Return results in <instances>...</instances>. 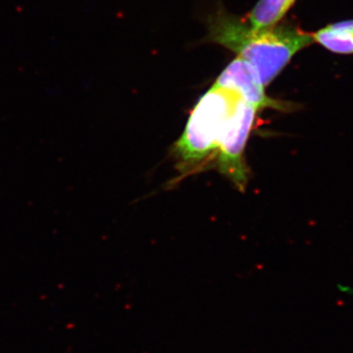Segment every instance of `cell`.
<instances>
[{
    "label": "cell",
    "mask_w": 353,
    "mask_h": 353,
    "mask_svg": "<svg viewBox=\"0 0 353 353\" xmlns=\"http://www.w3.org/2000/svg\"><path fill=\"white\" fill-rule=\"evenodd\" d=\"M205 43L219 44L245 60L267 87L299 51L315 43L313 34L290 23L253 29L245 18L218 9L208 20Z\"/></svg>",
    "instance_id": "1"
},
{
    "label": "cell",
    "mask_w": 353,
    "mask_h": 353,
    "mask_svg": "<svg viewBox=\"0 0 353 353\" xmlns=\"http://www.w3.org/2000/svg\"><path fill=\"white\" fill-rule=\"evenodd\" d=\"M243 99L236 90L216 83L202 95L175 145V153L183 167H196L211 153L218 152Z\"/></svg>",
    "instance_id": "2"
},
{
    "label": "cell",
    "mask_w": 353,
    "mask_h": 353,
    "mask_svg": "<svg viewBox=\"0 0 353 353\" xmlns=\"http://www.w3.org/2000/svg\"><path fill=\"white\" fill-rule=\"evenodd\" d=\"M259 111L243 99L230 123L226 136L218 150V166L221 173L233 181L238 189L241 190L245 189L248 182L243 153Z\"/></svg>",
    "instance_id": "3"
},
{
    "label": "cell",
    "mask_w": 353,
    "mask_h": 353,
    "mask_svg": "<svg viewBox=\"0 0 353 353\" xmlns=\"http://www.w3.org/2000/svg\"><path fill=\"white\" fill-rule=\"evenodd\" d=\"M214 83L236 90L259 111L265 108L292 111V103L276 101L266 94L256 71L243 58L236 57L228 65Z\"/></svg>",
    "instance_id": "4"
},
{
    "label": "cell",
    "mask_w": 353,
    "mask_h": 353,
    "mask_svg": "<svg viewBox=\"0 0 353 353\" xmlns=\"http://www.w3.org/2000/svg\"><path fill=\"white\" fill-rule=\"evenodd\" d=\"M313 38L336 54H353V20L326 26L313 34Z\"/></svg>",
    "instance_id": "5"
},
{
    "label": "cell",
    "mask_w": 353,
    "mask_h": 353,
    "mask_svg": "<svg viewBox=\"0 0 353 353\" xmlns=\"http://www.w3.org/2000/svg\"><path fill=\"white\" fill-rule=\"evenodd\" d=\"M296 0H259L245 19L253 29L277 25L289 12Z\"/></svg>",
    "instance_id": "6"
}]
</instances>
